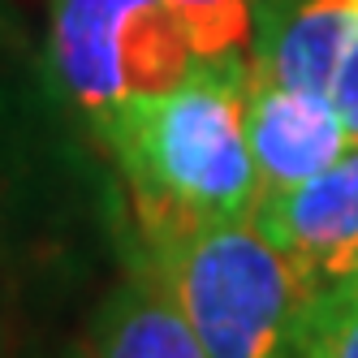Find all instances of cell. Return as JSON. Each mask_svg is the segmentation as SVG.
<instances>
[{"label": "cell", "instance_id": "1", "mask_svg": "<svg viewBox=\"0 0 358 358\" xmlns=\"http://www.w3.org/2000/svg\"><path fill=\"white\" fill-rule=\"evenodd\" d=\"M242 87L246 52L194 61L177 87L134 95L91 121L117 160L143 246L255 216L264 186L246 143Z\"/></svg>", "mask_w": 358, "mask_h": 358}, {"label": "cell", "instance_id": "2", "mask_svg": "<svg viewBox=\"0 0 358 358\" xmlns=\"http://www.w3.org/2000/svg\"><path fill=\"white\" fill-rule=\"evenodd\" d=\"M208 358H302L315 285L255 216L143 246Z\"/></svg>", "mask_w": 358, "mask_h": 358}, {"label": "cell", "instance_id": "3", "mask_svg": "<svg viewBox=\"0 0 358 358\" xmlns=\"http://www.w3.org/2000/svg\"><path fill=\"white\" fill-rule=\"evenodd\" d=\"M199 61L169 0H52V69L91 121L134 95H156Z\"/></svg>", "mask_w": 358, "mask_h": 358}, {"label": "cell", "instance_id": "4", "mask_svg": "<svg viewBox=\"0 0 358 358\" xmlns=\"http://www.w3.org/2000/svg\"><path fill=\"white\" fill-rule=\"evenodd\" d=\"M242 121L264 194L311 182L354 147L332 95L280 87L250 69L242 87Z\"/></svg>", "mask_w": 358, "mask_h": 358}, {"label": "cell", "instance_id": "5", "mask_svg": "<svg viewBox=\"0 0 358 358\" xmlns=\"http://www.w3.org/2000/svg\"><path fill=\"white\" fill-rule=\"evenodd\" d=\"M255 224L306 272L315 289L358 272V143L311 182L264 194Z\"/></svg>", "mask_w": 358, "mask_h": 358}, {"label": "cell", "instance_id": "6", "mask_svg": "<svg viewBox=\"0 0 358 358\" xmlns=\"http://www.w3.org/2000/svg\"><path fill=\"white\" fill-rule=\"evenodd\" d=\"M91 358H208L182 306L173 302L169 285L151 259H134L130 276L99 302L91 320Z\"/></svg>", "mask_w": 358, "mask_h": 358}, {"label": "cell", "instance_id": "7", "mask_svg": "<svg viewBox=\"0 0 358 358\" xmlns=\"http://www.w3.org/2000/svg\"><path fill=\"white\" fill-rule=\"evenodd\" d=\"M302 358H358V272L328 280L311 294Z\"/></svg>", "mask_w": 358, "mask_h": 358}, {"label": "cell", "instance_id": "8", "mask_svg": "<svg viewBox=\"0 0 358 358\" xmlns=\"http://www.w3.org/2000/svg\"><path fill=\"white\" fill-rule=\"evenodd\" d=\"M186 17L199 61L238 57L250 43V0H169Z\"/></svg>", "mask_w": 358, "mask_h": 358}, {"label": "cell", "instance_id": "9", "mask_svg": "<svg viewBox=\"0 0 358 358\" xmlns=\"http://www.w3.org/2000/svg\"><path fill=\"white\" fill-rule=\"evenodd\" d=\"M328 95H332V104H337V113L345 121L350 143H358V31H354L350 48H345L341 65H337V78H332Z\"/></svg>", "mask_w": 358, "mask_h": 358}, {"label": "cell", "instance_id": "10", "mask_svg": "<svg viewBox=\"0 0 358 358\" xmlns=\"http://www.w3.org/2000/svg\"><path fill=\"white\" fill-rule=\"evenodd\" d=\"M61 358H91V354H87V350H65Z\"/></svg>", "mask_w": 358, "mask_h": 358}, {"label": "cell", "instance_id": "11", "mask_svg": "<svg viewBox=\"0 0 358 358\" xmlns=\"http://www.w3.org/2000/svg\"><path fill=\"white\" fill-rule=\"evenodd\" d=\"M0 358H5V345H0Z\"/></svg>", "mask_w": 358, "mask_h": 358}, {"label": "cell", "instance_id": "12", "mask_svg": "<svg viewBox=\"0 0 358 358\" xmlns=\"http://www.w3.org/2000/svg\"><path fill=\"white\" fill-rule=\"evenodd\" d=\"M354 5H358V0H354Z\"/></svg>", "mask_w": 358, "mask_h": 358}]
</instances>
